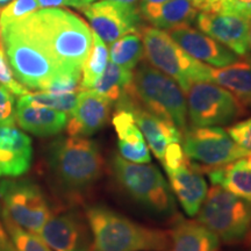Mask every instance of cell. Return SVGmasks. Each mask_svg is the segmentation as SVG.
Returning <instances> with one entry per match:
<instances>
[{
    "label": "cell",
    "mask_w": 251,
    "mask_h": 251,
    "mask_svg": "<svg viewBox=\"0 0 251 251\" xmlns=\"http://www.w3.org/2000/svg\"><path fill=\"white\" fill-rule=\"evenodd\" d=\"M112 102L92 90H79L75 108L68 115L69 136L87 137L99 131L107 122Z\"/></svg>",
    "instance_id": "17"
},
{
    "label": "cell",
    "mask_w": 251,
    "mask_h": 251,
    "mask_svg": "<svg viewBox=\"0 0 251 251\" xmlns=\"http://www.w3.org/2000/svg\"><path fill=\"white\" fill-rule=\"evenodd\" d=\"M198 14V9L191 0H170L158 7L143 12L141 17L153 28L169 30L176 27L191 26L196 23Z\"/></svg>",
    "instance_id": "25"
},
{
    "label": "cell",
    "mask_w": 251,
    "mask_h": 251,
    "mask_svg": "<svg viewBox=\"0 0 251 251\" xmlns=\"http://www.w3.org/2000/svg\"><path fill=\"white\" fill-rule=\"evenodd\" d=\"M47 165L55 184L63 192L77 196L98 183L103 158L98 144L85 137H59L49 144Z\"/></svg>",
    "instance_id": "3"
},
{
    "label": "cell",
    "mask_w": 251,
    "mask_h": 251,
    "mask_svg": "<svg viewBox=\"0 0 251 251\" xmlns=\"http://www.w3.org/2000/svg\"><path fill=\"white\" fill-rule=\"evenodd\" d=\"M198 11L208 13H221L227 0H191Z\"/></svg>",
    "instance_id": "37"
},
{
    "label": "cell",
    "mask_w": 251,
    "mask_h": 251,
    "mask_svg": "<svg viewBox=\"0 0 251 251\" xmlns=\"http://www.w3.org/2000/svg\"><path fill=\"white\" fill-rule=\"evenodd\" d=\"M91 251H166L170 234L164 229L141 225L105 205L86 211Z\"/></svg>",
    "instance_id": "2"
},
{
    "label": "cell",
    "mask_w": 251,
    "mask_h": 251,
    "mask_svg": "<svg viewBox=\"0 0 251 251\" xmlns=\"http://www.w3.org/2000/svg\"><path fill=\"white\" fill-rule=\"evenodd\" d=\"M15 124L14 98L4 86L0 85V125Z\"/></svg>",
    "instance_id": "34"
},
{
    "label": "cell",
    "mask_w": 251,
    "mask_h": 251,
    "mask_svg": "<svg viewBox=\"0 0 251 251\" xmlns=\"http://www.w3.org/2000/svg\"><path fill=\"white\" fill-rule=\"evenodd\" d=\"M221 13L251 19V0H227Z\"/></svg>",
    "instance_id": "35"
},
{
    "label": "cell",
    "mask_w": 251,
    "mask_h": 251,
    "mask_svg": "<svg viewBox=\"0 0 251 251\" xmlns=\"http://www.w3.org/2000/svg\"><path fill=\"white\" fill-rule=\"evenodd\" d=\"M109 61L126 69L134 71L144 57L143 41L140 31H134L114 41L109 48Z\"/></svg>",
    "instance_id": "27"
},
{
    "label": "cell",
    "mask_w": 251,
    "mask_h": 251,
    "mask_svg": "<svg viewBox=\"0 0 251 251\" xmlns=\"http://www.w3.org/2000/svg\"><path fill=\"white\" fill-rule=\"evenodd\" d=\"M0 84L4 86L8 92L15 94V96H26L28 92V89L21 85L19 81L15 79L13 72H12L11 68L8 67V62L6 59L4 49L2 46L0 45Z\"/></svg>",
    "instance_id": "32"
},
{
    "label": "cell",
    "mask_w": 251,
    "mask_h": 251,
    "mask_svg": "<svg viewBox=\"0 0 251 251\" xmlns=\"http://www.w3.org/2000/svg\"><path fill=\"white\" fill-rule=\"evenodd\" d=\"M246 240L248 241V244H249V248H250V250H251V231L249 233V235H248V237L246 238Z\"/></svg>",
    "instance_id": "41"
},
{
    "label": "cell",
    "mask_w": 251,
    "mask_h": 251,
    "mask_svg": "<svg viewBox=\"0 0 251 251\" xmlns=\"http://www.w3.org/2000/svg\"><path fill=\"white\" fill-rule=\"evenodd\" d=\"M170 234L169 251H219L221 241L197 220L177 219Z\"/></svg>",
    "instance_id": "22"
},
{
    "label": "cell",
    "mask_w": 251,
    "mask_h": 251,
    "mask_svg": "<svg viewBox=\"0 0 251 251\" xmlns=\"http://www.w3.org/2000/svg\"><path fill=\"white\" fill-rule=\"evenodd\" d=\"M0 200L1 211L15 224L34 234L39 235L51 216L45 193L30 180H0Z\"/></svg>",
    "instance_id": "10"
},
{
    "label": "cell",
    "mask_w": 251,
    "mask_h": 251,
    "mask_svg": "<svg viewBox=\"0 0 251 251\" xmlns=\"http://www.w3.org/2000/svg\"><path fill=\"white\" fill-rule=\"evenodd\" d=\"M8 1H11V0H0V5L6 4V2H8Z\"/></svg>",
    "instance_id": "42"
},
{
    "label": "cell",
    "mask_w": 251,
    "mask_h": 251,
    "mask_svg": "<svg viewBox=\"0 0 251 251\" xmlns=\"http://www.w3.org/2000/svg\"><path fill=\"white\" fill-rule=\"evenodd\" d=\"M165 172L176 200L188 216H196L208 192L201 169L187 158Z\"/></svg>",
    "instance_id": "18"
},
{
    "label": "cell",
    "mask_w": 251,
    "mask_h": 251,
    "mask_svg": "<svg viewBox=\"0 0 251 251\" xmlns=\"http://www.w3.org/2000/svg\"><path fill=\"white\" fill-rule=\"evenodd\" d=\"M1 219L6 231L18 251H52L39 235L15 224L4 211H1Z\"/></svg>",
    "instance_id": "29"
},
{
    "label": "cell",
    "mask_w": 251,
    "mask_h": 251,
    "mask_svg": "<svg viewBox=\"0 0 251 251\" xmlns=\"http://www.w3.org/2000/svg\"><path fill=\"white\" fill-rule=\"evenodd\" d=\"M117 108L126 109L133 114L149 150H151L159 162H162L166 148L171 143H181V131L174 124L157 117L141 106L131 89L118 100Z\"/></svg>",
    "instance_id": "13"
},
{
    "label": "cell",
    "mask_w": 251,
    "mask_h": 251,
    "mask_svg": "<svg viewBox=\"0 0 251 251\" xmlns=\"http://www.w3.org/2000/svg\"><path fill=\"white\" fill-rule=\"evenodd\" d=\"M1 41L15 79L26 89L43 92L57 75L65 74L56 67L45 50L14 24L1 27Z\"/></svg>",
    "instance_id": "7"
},
{
    "label": "cell",
    "mask_w": 251,
    "mask_h": 251,
    "mask_svg": "<svg viewBox=\"0 0 251 251\" xmlns=\"http://www.w3.org/2000/svg\"><path fill=\"white\" fill-rule=\"evenodd\" d=\"M112 1H119V2H125V4L136 5V2L139 1V0H112Z\"/></svg>",
    "instance_id": "40"
},
{
    "label": "cell",
    "mask_w": 251,
    "mask_h": 251,
    "mask_svg": "<svg viewBox=\"0 0 251 251\" xmlns=\"http://www.w3.org/2000/svg\"><path fill=\"white\" fill-rule=\"evenodd\" d=\"M33 159L30 137L15 124L0 125V178L19 177L29 170Z\"/></svg>",
    "instance_id": "19"
},
{
    "label": "cell",
    "mask_w": 251,
    "mask_h": 251,
    "mask_svg": "<svg viewBox=\"0 0 251 251\" xmlns=\"http://www.w3.org/2000/svg\"><path fill=\"white\" fill-rule=\"evenodd\" d=\"M40 7L59 8V7H76L83 8L92 4L93 0H37Z\"/></svg>",
    "instance_id": "36"
},
{
    "label": "cell",
    "mask_w": 251,
    "mask_h": 251,
    "mask_svg": "<svg viewBox=\"0 0 251 251\" xmlns=\"http://www.w3.org/2000/svg\"><path fill=\"white\" fill-rule=\"evenodd\" d=\"M0 251H18L13 243L6 236V233L2 230L1 226H0Z\"/></svg>",
    "instance_id": "39"
},
{
    "label": "cell",
    "mask_w": 251,
    "mask_h": 251,
    "mask_svg": "<svg viewBox=\"0 0 251 251\" xmlns=\"http://www.w3.org/2000/svg\"><path fill=\"white\" fill-rule=\"evenodd\" d=\"M15 122L21 129L36 136H52L64 129L68 114L43 106L31 105L19 99L15 108Z\"/></svg>",
    "instance_id": "21"
},
{
    "label": "cell",
    "mask_w": 251,
    "mask_h": 251,
    "mask_svg": "<svg viewBox=\"0 0 251 251\" xmlns=\"http://www.w3.org/2000/svg\"><path fill=\"white\" fill-rule=\"evenodd\" d=\"M250 49H251V20H250Z\"/></svg>",
    "instance_id": "43"
},
{
    "label": "cell",
    "mask_w": 251,
    "mask_h": 251,
    "mask_svg": "<svg viewBox=\"0 0 251 251\" xmlns=\"http://www.w3.org/2000/svg\"><path fill=\"white\" fill-rule=\"evenodd\" d=\"M109 61L107 46L93 31V41L90 54L81 68L79 90H91L105 71Z\"/></svg>",
    "instance_id": "28"
},
{
    "label": "cell",
    "mask_w": 251,
    "mask_h": 251,
    "mask_svg": "<svg viewBox=\"0 0 251 251\" xmlns=\"http://www.w3.org/2000/svg\"><path fill=\"white\" fill-rule=\"evenodd\" d=\"M109 168L122 193L144 211L161 219L177 216L176 198L168 180L156 166L128 162L115 153Z\"/></svg>",
    "instance_id": "4"
},
{
    "label": "cell",
    "mask_w": 251,
    "mask_h": 251,
    "mask_svg": "<svg viewBox=\"0 0 251 251\" xmlns=\"http://www.w3.org/2000/svg\"><path fill=\"white\" fill-rule=\"evenodd\" d=\"M197 221L212 230L221 242H242L251 231V202L213 185L198 212Z\"/></svg>",
    "instance_id": "8"
},
{
    "label": "cell",
    "mask_w": 251,
    "mask_h": 251,
    "mask_svg": "<svg viewBox=\"0 0 251 251\" xmlns=\"http://www.w3.org/2000/svg\"><path fill=\"white\" fill-rule=\"evenodd\" d=\"M51 58L62 72L80 75L90 54L93 31L70 11L43 8L13 23Z\"/></svg>",
    "instance_id": "1"
},
{
    "label": "cell",
    "mask_w": 251,
    "mask_h": 251,
    "mask_svg": "<svg viewBox=\"0 0 251 251\" xmlns=\"http://www.w3.org/2000/svg\"><path fill=\"white\" fill-rule=\"evenodd\" d=\"M133 71L126 70L119 65L108 61L107 67L91 90L108 99L112 103L117 102L131 89Z\"/></svg>",
    "instance_id": "26"
},
{
    "label": "cell",
    "mask_w": 251,
    "mask_h": 251,
    "mask_svg": "<svg viewBox=\"0 0 251 251\" xmlns=\"http://www.w3.org/2000/svg\"><path fill=\"white\" fill-rule=\"evenodd\" d=\"M19 99L24 102L43 106V107L55 109V111L63 112L69 115L76 106L77 92L67 94H52L47 92L28 93L26 96L20 97Z\"/></svg>",
    "instance_id": "30"
},
{
    "label": "cell",
    "mask_w": 251,
    "mask_h": 251,
    "mask_svg": "<svg viewBox=\"0 0 251 251\" xmlns=\"http://www.w3.org/2000/svg\"><path fill=\"white\" fill-rule=\"evenodd\" d=\"M140 33L148 64L171 77L184 93L194 81L212 80L213 68L188 55L165 30L148 26L141 27Z\"/></svg>",
    "instance_id": "6"
},
{
    "label": "cell",
    "mask_w": 251,
    "mask_h": 251,
    "mask_svg": "<svg viewBox=\"0 0 251 251\" xmlns=\"http://www.w3.org/2000/svg\"><path fill=\"white\" fill-rule=\"evenodd\" d=\"M212 185L251 202V152L236 161L207 171Z\"/></svg>",
    "instance_id": "23"
},
{
    "label": "cell",
    "mask_w": 251,
    "mask_h": 251,
    "mask_svg": "<svg viewBox=\"0 0 251 251\" xmlns=\"http://www.w3.org/2000/svg\"><path fill=\"white\" fill-rule=\"evenodd\" d=\"M227 133L241 148L251 152V117L229 126Z\"/></svg>",
    "instance_id": "33"
},
{
    "label": "cell",
    "mask_w": 251,
    "mask_h": 251,
    "mask_svg": "<svg viewBox=\"0 0 251 251\" xmlns=\"http://www.w3.org/2000/svg\"><path fill=\"white\" fill-rule=\"evenodd\" d=\"M181 147L191 162L202 168H219L247 156L222 127H187L181 133Z\"/></svg>",
    "instance_id": "11"
},
{
    "label": "cell",
    "mask_w": 251,
    "mask_h": 251,
    "mask_svg": "<svg viewBox=\"0 0 251 251\" xmlns=\"http://www.w3.org/2000/svg\"><path fill=\"white\" fill-rule=\"evenodd\" d=\"M192 127H222L244 114V105L212 80L194 81L185 92Z\"/></svg>",
    "instance_id": "9"
},
{
    "label": "cell",
    "mask_w": 251,
    "mask_h": 251,
    "mask_svg": "<svg viewBox=\"0 0 251 251\" xmlns=\"http://www.w3.org/2000/svg\"><path fill=\"white\" fill-rule=\"evenodd\" d=\"M39 236L52 251H91L92 246L89 225L75 212L51 214Z\"/></svg>",
    "instance_id": "14"
},
{
    "label": "cell",
    "mask_w": 251,
    "mask_h": 251,
    "mask_svg": "<svg viewBox=\"0 0 251 251\" xmlns=\"http://www.w3.org/2000/svg\"><path fill=\"white\" fill-rule=\"evenodd\" d=\"M168 1H170V0H140L139 11L140 13H143V12L158 7V6L165 4Z\"/></svg>",
    "instance_id": "38"
},
{
    "label": "cell",
    "mask_w": 251,
    "mask_h": 251,
    "mask_svg": "<svg viewBox=\"0 0 251 251\" xmlns=\"http://www.w3.org/2000/svg\"><path fill=\"white\" fill-rule=\"evenodd\" d=\"M94 33L107 45L134 31H140L142 17L136 5L101 0L80 8Z\"/></svg>",
    "instance_id": "12"
},
{
    "label": "cell",
    "mask_w": 251,
    "mask_h": 251,
    "mask_svg": "<svg viewBox=\"0 0 251 251\" xmlns=\"http://www.w3.org/2000/svg\"><path fill=\"white\" fill-rule=\"evenodd\" d=\"M134 97L152 114L174 124L181 133L188 127L184 91L176 81L148 63H140L133 71Z\"/></svg>",
    "instance_id": "5"
},
{
    "label": "cell",
    "mask_w": 251,
    "mask_h": 251,
    "mask_svg": "<svg viewBox=\"0 0 251 251\" xmlns=\"http://www.w3.org/2000/svg\"><path fill=\"white\" fill-rule=\"evenodd\" d=\"M40 4L37 0H13L0 11V26L17 23L39 11Z\"/></svg>",
    "instance_id": "31"
},
{
    "label": "cell",
    "mask_w": 251,
    "mask_h": 251,
    "mask_svg": "<svg viewBox=\"0 0 251 251\" xmlns=\"http://www.w3.org/2000/svg\"><path fill=\"white\" fill-rule=\"evenodd\" d=\"M168 35L197 61L216 69L228 67L241 57L218 41L191 26H180L165 30Z\"/></svg>",
    "instance_id": "16"
},
{
    "label": "cell",
    "mask_w": 251,
    "mask_h": 251,
    "mask_svg": "<svg viewBox=\"0 0 251 251\" xmlns=\"http://www.w3.org/2000/svg\"><path fill=\"white\" fill-rule=\"evenodd\" d=\"M112 124L118 135L119 155L128 162L149 164L151 162L149 147L133 114L126 109L117 108L112 118Z\"/></svg>",
    "instance_id": "20"
},
{
    "label": "cell",
    "mask_w": 251,
    "mask_h": 251,
    "mask_svg": "<svg viewBox=\"0 0 251 251\" xmlns=\"http://www.w3.org/2000/svg\"><path fill=\"white\" fill-rule=\"evenodd\" d=\"M250 20L235 14L201 12L198 14L196 24L206 35L243 57L250 51Z\"/></svg>",
    "instance_id": "15"
},
{
    "label": "cell",
    "mask_w": 251,
    "mask_h": 251,
    "mask_svg": "<svg viewBox=\"0 0 251 251\" xmlns=\"http://www.w3.org/2000/svg\"><path fill=\"white\" fill-rule=\"evenodd\" d=\"M212 81L229 91L243 105L251 106V57L243 56L228 67L212 69Z\"/></svg>",
    "instance_id": "24"
}]
</instances>
